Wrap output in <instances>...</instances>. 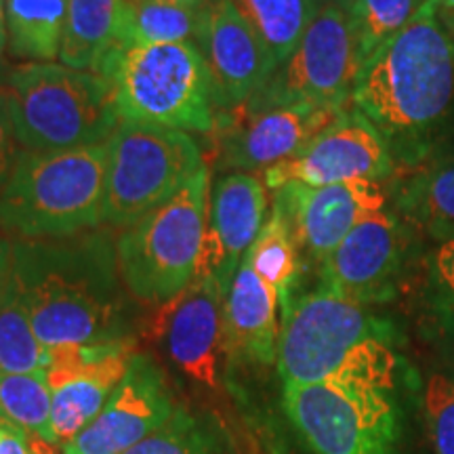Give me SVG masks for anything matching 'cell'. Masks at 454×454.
<instances>
[{
    "mask_svg": "<svg viewBox=\"0 0 454 454\" xmlns=\"http://www.w3.org/2000/svg\"><path fill=\"white\" fill-rule=\"evenodd\" d=\"M13 276L49 351L129 339L127 301L110 231L15 240Z\"/></svg>",
    "mask_w": 454,
    "mask_h": 454,
    "instance_id": "6da1fadb",
    "label": "cell"
},
{
    "mask_svg": "<svg viewBox=\"0 0 454 454\" xmlns=\"http://www.w3.org/2000/svg\"><path fill=\"white\" fill-rule=\"evenodd\" d=\"M454 104V36L438 0L381 44L357 72L351 106L387 139L391 152L421 154Z\"/></svg>",
    "mask_w": 454,
    "mask_h": 454,
    "instance_id": "7a4b0ae2",
    "label": "cell"
},
{
    "mask_svg": "<svg viewBox=\"0 0 454 454\" xmlns=\"http://www.w3.org/2000/svg\"><path fill=\"white\" fill-rule=\"evenodd\" d=\"M276 368L286 385L395 379L394 331L368 305L317 286L280 309Z\"/></svg>",
    "mask_w": 454,
    "mask_h": 454,
    "instance_id": "3957f363",
    "label": "cell"
},
{
    "mask_svg": "<svg viewBox=\"0 0 454 454\" xmlns=\"http://www.w3.org/2000/svg\"><path fill=\"white\" fill-rule=\"evenodd\" d=\"M107 144L21 152L0 187V230L15 240L70 238L106 223Z\"/></svg>",
    "mask_w": 454,
    "mask_h": 454,
    "instance_id": "277c9868",
    "label": "cell"
},
{
    "mask_svg": "<svg viewBox=\"0 0 454 454\" xmlns=\"http://www.w3.org/2000/svg\"><path fill=\"white\" fill-rule=\"evenodd\" d=\"M4 89L24 150L57 152L107 144L121 124L112 82L64 64H20Z\"/></svg>",
    "mask_w": 454,
    "mask_h": 454,
    "instance_id": "5b68a950",
    "label": "cell"
},
{
    "mask_svg": "<svg viewBox=\"0 0 454 454\" xmlns=\"http://www.w3.org/2000/svg\"><path fill=\"white\" fill-rule=\"evenodd\" d=\"M99 74L112 82L121 121L211 135L217 118L213 78L196 44L112 49Z\"/></svg>",
    "mask_w": 454,
    "mask_h": 454,
    "instance_id": "8992f818",
    "label": "cell"
},
{
    "mask_svg": "<svg viewBox=\"0 0 454 454\" xmlns=\"http://www.w3.org/2000/svg\"><path fill=\"white\" fill-rule=\"evenodd\" d=\"M208 192L211 175L208 167H202L177 194L118 234V271L130 297L160 308L196 280Z\"/></svg>",
    "mask_w": 454,
    "mask_h": 454,
    "instance_id": "52a82bcc",
    "label": "cell"
},
{
    "mask_svg": "<svg viewBox=\"0 0 454 454\" xmlns=\"http://www.w3.org/2000/svg\"><path fill=\"white\" fill-rule=\"evenodd\" d=\"M395 379L286 385L282 406L311 454H402Z\"/></svg>",
    "mask_w": 454,
    "mask_h": 454,
    "instance_id": "ba28073f",
    "label": "cell"
},
{
    "mask_svg": "<svg viewBox=\"0 0 454 454\" xmlns=\"http://www.w3.org/2000/svg\"><path fill=\"white\" fill-rule=\"evenodd\" d=\"M204 162L185 130L121 121L107 141L106 223L124 230L173 198Z\"/></svg>",
    "mask_w": 454,
    "mask_h": 454,
    "instance_id": "9c48e42d",
    "label": "cell"
},
{
    "mask_svg": "<svg viewBox=\"0 0 454 454\" xmlns=\"http://www.w3.org/2000/svg\"><path fill=\"white\" fill-rule=\"evenodd\" d=\"M360 59L349 11L339 0H322L297 49L276 67L242 107L270 110L293 104L351 106Z\"/></svg>",
    "mask_w": 454,
    "mask_h": 454,
    "instance_id": "30bf717a",
    "label": "cell"
},
{
    "mask_svg": "<svg viewBox=\"0 0 454 454\" xmlns=\"http://www.w3.org/2000/svg\"><path fill=\"white\" fill-rule=\"evenodd\" d=\"M349 106L293 104L270 110L236 107L219 112L211 133L217 144V170L254 173L297 154L331 127Z\"/></svg>",
    "mask_w": 454,
    "mask_h": 454,
    "instance_id": "8fae6325",
    "label": "cell"
},
{
    "mask_svg": "<svg viewBox=\"0 0 454 454\" xmlns=\"http://www.w3.org/2000/svg\"><path fill=\"white\" fill-rule=\"evenodd\" d=\"M394 162L387 139L364 114L349 106L303 150L265 168L261 179L276 192L291 184L320 187L357 179L381 181L389 177Z\"/></svg>",
    "mask_w": 454,
    "mask_h": 454,
    "instance_id": "7c38bea8",
    "label": "cell"
},
{
    "mask_svg": "<svg viewBox=\"0 0 454 454\" xmlns=\"http://www.w3.org/2000/svg\"><path fill=\"white\" fill-rule=\"evenodd\" d=\"M133 356L130 339L51 351L47 383L57 444H70L93 423L121 385Z\"/></svg>",
    "mask_w": 454,
    "mask_h": 454,
    "instance_id": "4fadbf2b",
    "label": "cell"
},
{
    "mask_svg": "<svg viewBox=\"0 0 454 454\" xmlns=\"http://www.w3.org/2000/svg\"><path fill=\"white\" fill-rule=\"evenodd\" d=\"M175 397L154 357L135 354L129 371L89 427L64 446L66 454H124L175 412Z\"/></svg>",
    "mask_w": 454,
    "mask_h": 454,
    "instance_id": "5bb4252c",
    "label": "cell"
},
{
    "mask_svg": "<svg viewBox=\"0 0 454 454\" xmlns=\"http://www.w3.org/2000/svg\"><path fill=\"white\" fill-rule=\"evenodd\" d=\"M299 253L322 263L362 221L385 211L387 194L381 181L357 179L333 185L291 184L276 192Z\"/></svg>",
    "mask_w": 454,
    "mask_h": 454,
    "instance_id": "9a60e30c",
    "label": "cell"
},
{
    "mask_svg": "<svg viewBox=\"0 0 454 454\" xmlns=\"http://www.w3.org/2000/svg\"><path fill=\"white\" fill-rule=\"evenodd\" d=\"M223 299L217 278L200 274L177 299L158 308L154 322V334L173 364L211 391L219 389L221 356H225Z\"/></svg>",
    "mask_w": 454,
    "mask_h": 454,
    "instance_id": "2e32d148",
    "label": "cell"
},
{
    "mask_svg": "<svg viewBox=\"0 0 454 454\" xmlns=\"http://www.w3.org/2000/svg\"><path fill=\"white\" fill-rule=\"evenodd\" d=\"M198 49L211 70L217 114L247 104L278 67L230 0H207Z\"/></svg>",
    "mask_w": 454,
    "mask_h": 454,
    "instance_id": "e0dca14e",
    "label": "cell"
},
{
    "mask_svg": "<svg viewBox=\"0 0 454 454\" xmlns=\"http://www.w3.org/2000/svg\"><path fill=\"white\" fill-rule=\"evenodd\" d=\"M400 219L381 211L357 223L320 263V286L362 305L383 303L394 294L404 257Z\"/></svg>",
    "mask_w": 454,
    "mask_h": 454,
    "instance_id": "ac0fdd59",
    "label": "cell"
},
{
    "mask_svg": "<svg viewBox=\"0 0 454 454\" xmlns=\"http://www.w3.org/2000/svg\"><path fill=\"white\" fill-rule=\"evenodd\" d=\"M268 221V190L254 173H223L208 192L207 231L198 276L208 274L227 294L244 254Z\"/></svg>",
    "mask_w": 454,
    "mask_h": 454,
    "instance_id": "d6986e66",
    "label": "cell"
},
{
    "mask_svg": "<svg viewBox=\"0 0 454 454\" xmlns=\"http://www.w3.org/2000/svg\"><path fill=\"white\" fill-rule=\"evenodd\" d=\"M280 299L244 254L223 299V354L231 362L276 364Z\"/></svg>",
    "mask_w": 454,
    "mask_h": 454,
    "instance_id": "ffe728a7",
    "label": "cell"
},
{
    "mask_svg": "<svg viewBox=\"0 0 454 454\" xmlns=\"http://www.w3.org/2000/svg\"><path fill=\"white\" fill-rule=\"evenodd\" d=\"M127 0H67L59 64L74 70L99 72L118 47Z\"/></svg>",
    "mask_w": 454,
    "mask_h": 454,
    "instance_id": "44dd1931",
    "label": "cell"
},
{
    "mask_svg": "<svg viewBox=\"0 0 454 454\" xmlns=\"http://www.w3.org/2000/svg\"><path fill=\"white\" fill-rule=\"evenodd\" d=\"M67 0H4L9 53L26 64L59 59Z\"/></svg>",
    "mask_w": 454,
    "mask_h": 454,
    "instance_id": "7402d4cb",
    "label": "cell"
},
{
    "mask_svg": "<svg viewBox=\"0 0 454 454\" xmlns=\"http://www.w3.org/2000/svg\"><path fill=\"white\" fill-rule=\"evenodd\" d=\"M408 221L440 242L454 238V150L419 170L397 198Z\"/></svg>",
    "mask_w": 454,
    "mask_h": 454,
    "instance_id": "603a6c76",
    "label": "cell"
},
{
    "mask_svg": "<svg viewBox=\"0 0 454 454\" xmlns=\"http://www.w3.org/2000/svg\"><path fill=\"white\" fill-rule=\"evenodd\" d=\"M204 4L187 7L168 0H127L116 49L167 43H192L198 47Z\"/></svg>",
    "mask_w": 454,
    "mask_h": 454,
    "instance_id": "cb8c5ba5",
    "label": "cell"
},
{
    "mask_svg": "<svg viewBox=\"0 0 454 454\" xmlns=\"http://www.w3.org/2000/svg\"><path fill=\"white\" fill-rule=\"evenodd\" d=\"M278 66L297 49L322 0H230Z\"/></svg>",
    "mask_w": 454,
    "mask_h": 454,
    "instance_id": "d4e9b609",
    "label": "cell"
},
{
    "mask_svg": "<svg viewBox=\"0 0 454 454\" xmlns=\"http://www.w3.org/2000/svg\"><path fill=\"white\" fill-rule=\"evenodd\" d=\"M51 351L34 333L20 284L11 274L0 303V374H47Z\"/></svg>",
    "mask_w": 454,
    "mask_h": 454,
    "instance_id": "484cf974",
    "label": "cell"
},
{
    "mask_svg": "<svg viewBox=\"0 0 454 454\" xmlns=\"http://www.w3.org/2000/svg\"><path fill=\"white\" fill-rule=\"evenodd\" d=\"M299 254L297 240H294L282 204L274 198L268 221L259 231L257 240L248 248L247 259L251 261L254 271L278 293L280 309L293 299V288L299 278Z\"/></svg>",
    "mask_w": 454,
    "mask_h": 454,
    "instance_id": "4316f807",
    "label": "cell"
},
{
    "mask_svg": "<svg viewBox=\"0 0 454 454\" xmlns=\"http://www.w3.org/2000/svg\"><path fill=\"white\" fill-rule=\"evenodd\" d=\"M124 454H227V435L211 414L177 404L154 434Z\"/></svg>",
    "mask_w": 454,
    "mask_h": 454,
    "instance_id": "83f0119b",
    "label": "cell"
},
{
    "mask_svg": "<svg viewBox=\"0 0 454 454\" xmlns=\"http://www.w3.org/2000/svg\"><path fill=\"white\" fill-rule=\"evenodd\" d=\"M0 425L57 444L47 374H0Z\"/></svg>",
    "mask_w": 454,
    "mask_h": 454,
    "instance_id": "f1b7e54d",
    "label": "cell"
},
{
    "mask_svg": "<svg viewBox=\"0 0 454 454\" xmlns=\"http://www.w3.org/2000/svg\"><path fill=\"white\" fill-rule=\"evenodd\" d=\"M423 3L425 0H351L348 11L360 67L419 13Z\"/></svg>",
    "mask_w": 454,
    "mask_h": 454,
    "instance_id": "f546056e",
    "label": "cell"
},
{
    "mask_svg": "<svg viewBox=\"0 0 454 454\" xmlns=\"http://www.w3.org/2000/svg\"><path fill=\"white\" fill-rule=\"evenodd\" d=\"M431 444L435 454H454V377L435 372L425 387Z\"/></svg>",
    "mask_w": 454,
    "mask_h": 454,
    "instance_id": "4dcf8cb0",
    "label": "cell"
},
{
    "mask_svg": "<svg viewBox=\"0 0 454 454\" xmlns=\"http://www.w3.org/2000/svg\"><path fill=\"white\" fill-rule=\"evenodd\" d=\"M429 284L435 305L454 317V238L440 242L429 257Z\"/></svg>",
    "mask_w": 454,
    "mask_h": 454,
    "instance_id": "1f68e13d",
    "label": "cell"
},
{
    "mask_svg": "<svg viewBox=\"0 0 454 454\" xmlns=\"http://www.w3.org/2000/svg\"><path fill=\"white\" fill-rule=\"evenodd\" d=\"M21 152H24V147H21L20 139H17L11 98L7 89L0 87V187L7 184L17 160H20Z\"/></svg>",
    "mask_w": 454,
    "mask_h": 454,
    "instance_id": "d6a6232c",
    "label": "cell"
},
{
    "mask_svg": "<svg viewBox=\"0 0 454 454\" xmlns=\"http://www.w3.org/2000/svg\"><path fill=\"white\" fill-rule=\"evenodd\" d=\"M11 274H13V238L0 236V303L7 293Z\"/></svg>",
    "mask_w": 454,
    "mask_h": 454,
    "instance_id": "836d02e7",
    "label": "cell"
},
{
    "mask_svg": "<svg viewBox=\"0 0 454 454\" xmlns=\"http://www.w3.org/2000/svg\"><path fill=\"white\" fill-rule=\"evenodd\" d=\"M0 454H27V434L0 425Z\"/></svg>",
    "mask_w": 454,
    "mask_h": 454,
    "instance_id": "e575fe53",
    "label": "cell"
},
{
    "mask_svg": "<svg viewBox=\"0 0 454 454\" xmlns=\"http://www.w3.org/2000/svg\"><path fill=\"white\" fill-rule=\"evenodd\" d=\"M27 454H66L64 446H57L53 442L38 438V435H27Z\"/></svg>",
    "mask_w": 454,
    "mask_h": 454,
    "instance_id": "d590c367",
    "label": "cell"
},
{
    "mask_svg": "<svg viewBox=\"0 0 454 454\" xmlns=\"http://www.w3.org/2000/svg\"><path fill=\"white\" fill-rule=\"evenodd\" d=\"M7 51H9V34H7V21H4V0H0V76L7 74Z\"/></svg>",
    "mask_w": 454,
    "mask_h": 454,
    "instance_id": "8d00e7d4",
    "label": "cell"
},
{
    "mask_svg": "<svg viewBox=\"0 0 454 454\" xmlns=\"http://www.w3.org/2000/svg\"><path fill=\"white\" fill-rule=\"evenodd\" d=\"M440 17H442V21H444V26L450 30V34L454 36V11L440 7Z\"/></svg>",
    "mask_w": 454,
    "mask_h": 454,
    "instance_id": "74e56055",
    "label": "cell"
},
{
    "mask_svg": "<svg viewBox=\"0 0 454 454\" xmlns=\"http://www.w3.org/2000/svg\"><path fill=\"white\" fill-rule=\"evenodd\" d=\"M168 3H177V4H187V7H202L207 0H168Z\"/></svg>",
    "mask_w": 454,
    "mask_h": 454,
    "instance_id": "f35d334b",
    "label": "cell"
},
{
    "mask_svg": "<svg viewBox=\"0 0 454 454\" xmlns=\"http://www.w3.org/2000/svg\"><path fill=\"white\" fill-rule=\"evenodd\" d=\"M438 3H440L442 9H450V11H454V0H438Z\"/></svg>",
    "mask_w": 454,
    "mask_h": 454,
    "instance_id": "ab89813d",
    "label": "cell"
},
{
    "mask_svg": "<svg viewBox=\"0 0 454 454\" xmlns=\"http://www.w3.org/2000/svg\"><path fill=\"white\" fill-rule=\"evenodd\" d=\"M339 3H340V4H345V7H349L351 0H339Z\"/></svg>",
    "mask_w": 454,
    "mask_h": 454,
    "instance_id": "60d3db41",
    "label": "cell"
}]
</instances>
